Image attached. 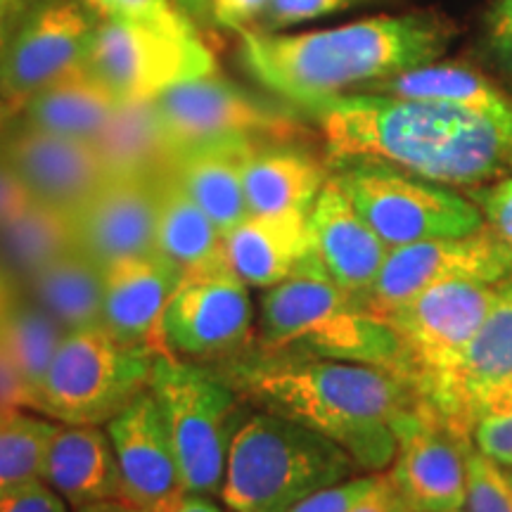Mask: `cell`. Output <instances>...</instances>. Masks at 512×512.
Masks as SVG:
<instances>
[{
	"mask_svg": "<svg viewBox=\"0 0 512 512\" xmlns=\"http://www.w3.org/2000/svg\"><path fill=\"white\" fill-rule=\"evenodd\" d=\"M328 162L375 159L448 188L512 176V119L377 93H342L306 107Z\"/></svg>",
	"mask_w": 512,
	"mask_h": 512,
	"instance_id": "1",
	"label": "cell"
},
{
	"mask_svg": "<svg viewBox=\"0 0 512 512\" xmlns=\"http://www.w3.org/2000/svg\"><path fill=\"white\" fill-rule=\"evenodd\" d=\"M211 368L247 403L311 427L373 475L394 463L396 422L420 403L408 377L366 363L254 347Z\"/></svg>",
	"mask_w": 512,
	"mask_h": 512,
	"instance_id": "2",
	"label": "cell"
},
{
	"mask_svg": "<svg viewBox=\"0 0 512 512\" xmlns=\"http://www.w3.org/2000/svg\"><path fill=\"white\" fill-rule=\"evenodd\" d=\"M240 38V62L247 74L306 110L434 62L453 41V24L434 12H408L297 36L247 29Z\"/></svg>",
	"mask_w": 512,
	"mask_h": 512,
	"instance_id": "3",
	"label": "cell"
},
{
	"mask_svg": "<svg viewBox=\"0 0 512 512\" xmlns=\"http://www.w3.org/2000/svg\"><path fill=\"white\" fill-rule=\"evenodd\" d=\"M256 349L366 363L406 377V354L387 320L320 268L292 275L261 294Z\"/></svg>",
	"mask_w": 512,
	"mask_h": 512,
	"instance_id": "4",
	"label": "cell"
},
{
	"mask_svg": "<svg viewBox=\"0 0 512 512\" xmlns=\"http://www.w3.org/2000/svg\"><path fill=\"white\" fill-rule=\"evenodd\" d=\"M356 470L335 441L259 408L245 415L230 441L221 498L230 512H287Z\"/></svg>",
	"mask_w": 512,
	"mask_h": 512,
	"instance_id": "5",
	"label": "cell"
},
{
	"mask_svg": "<svg viewBox=\"0 0 512 512\" xmlns=\"http://www.w3.org/2000/svg\"><path fill=\"white\" fill-rule=\"evenodd\" d=\"M150 392L162 408L185 494L221 496L230 441L249 413L219 370L157 354Z\"/></svg>",
	"mask_w": 512,
	"mask_h": 512,
	"instance_id": "6",
	"label": "cell"
},
{
	"mask_svg": "<svg viewBox=\"0 0 512 512\" xmlns=\"http://www.w3.org/2000/svg\"><path fill=\"white\" fill-rule=\"evenodd\" d=\"M332 176L389 249L439 238H465L486 228L467 195L375 159H347Z\"/></svg>",
	"mask_w": 512,
	"mask_h": 512,
	"instance_id": "7",
	"label": "cell"
},
{
	"mask_svg": "<svg viewBox=\"0 0 512 512\" xmlns=\"http://www.w3.org/2000/svg\"><path fill=\"white\" fill-rule=\"evenodd\" d=\"M155 356L119 342L105 328L67 332L38 392L36 413L60 425L110 422L145 392Z\"/></svg>",
	"mask_w": 512,
	"mask_h": 512,
	"instance_id": "8",
	"label": "cell"
},
{
	"mask_svg": "<svg viewBox=\"0 0 512 512\" xmlns=\"http://www.w3.org/2000/svg\"><path fill=\"white\" fill-rule=\"evenodd\" d=\"M86 69L119 102L155 100L178 83L216 72L188 15L169 22L100 17Z\"/></svg>",
	"mask_w": 512,
	"mask_h": 512,
	"instance_id": "9",
	"label": "cell"
},
{
	"mask_svg": "<svg viewBox=\"0 0 512 512\" xmlns=\"http://www.w3.org/2000/svg\"><path fill=\"white\" fill-rule=\"evenodd\" d=\"M98 24L86 0H31L0 60V107L10 121L43 88L86 67Z\"/></svg>",
	"mask_w": 512,
	"mask_h": 512,
	"instance_id": "10",
	"label": "cell"
},
{
	"mask_svg": "<svg viewBox=\"0 0 512 512\" xmlns=\"http://www.w3.org/2000/svg\"><path fill=\"white\" fill-rule=\"evenodd\" d=\"M155 107L174 155L197 145L230 140L271 143L299 136L292 112L216 74L178 83L157 95Z\"/></svg>",
	"mask_w": 512,
	"mask_h": 512,
	"instance_id": "11",
	"label": "cell"
},
{
	"mask_svg": "<svg viewBox=\"0 0 512 512\" xmlns=\"http://www.w3.org/2000/svg\"><path fill=\"white\" fill-rule=\"evenodd\" d=\"M496 299L498 285L453 280L420 292L382 318L401 339L406 377L418 394L456 366Z\"/></svg>",
	"mask_w": 512,
	"mask_h": 512,
	"instance_id": "12",
	"label": "cell"
},
{
	"mask_svg": "<svg viewBox=\"0 0 512 512\" xmlns=\"http://www.w3.org/2000/svg\"><path fill=\"white\" fill-rule=\"evenodd\" d=\"M171 356L195 363L233 361L256 344L249 285L233 268L183 278L162 320Z\"/></svg>",
	"mask_w": 512,
	"mask_h": 512,
	"instance_id": "13",
	"label": "cell"
},
{
	"mask_svg": "<svg viewBox=\"0 0 512 512\" xmlns=\"http://www.w3.org/2000/svg\"><path fill=\"white\" fill-rule=\"evenodd\" d=\"M512 278V249L489 228L465 238H439L389 249L375 283L361 302L375 316H389L420 292L453 280L498 285Z\"/></svg>",
	"mask_w": 512,
	"mask_h": 512,
	"instance_id": "14",
	"label": "cell"
},
{
	"mask_svg": "<svg viewBox=\"0 0 512 512\" xmlns=\"http://www.w3.org/2000/svg\"><path fill=\"white\" fill-rule=\"evenodd\" d=\"M420 399L470 441L472 427L482 415L512 408V278L498 283L494 309L460 361Z\"/></svg>",
	"mask_w": 512,
	"mask_h": 512,
	"instance_id": "15",
	"label": "cell"
},
{
	"mask_svg": "<svg viewBox=\"0 0 512 512\" xmlns=\"http://www.w3.org/2000/svg\"><path fill=\"white\" fill-rule=\"evenodd\" d=\"M470 446L422 399L396 422L389 479L411 512H465Z\"/></svg>",
	"mask_w": 512,
	"mask_h": 512,
	"instance_id": "16",
	"label": "cell"
},
{
	"mask_svg": "<svg viewBox=\"0 0 512 512\" xmlns=\"http://www.w3.org/2000/svg\"><path fill=\"white\" fill-rule=\"evenodd\" d=\"M0 157L15 171L36 202L74 216L107 183L93 143L5 126L0 131Z\"/></svg>",
	"mask_w": 512,
	"mask_h": 512,
	"instance_id": "17",
	"label": "cell"
},
{
	"mask_svg": "<svg viewBox=\"0 0 512 512\" xmlns=\"http://www.w3.org/2000/svg\"><path fill=\"white\" fill-rule=\"evenodd\" d=\"M107 437L119 463L124 503L164 512L185 496L169 427L150 387L107 422Z\"/></svg>",
	"mask_w": 512,
	"mask_h": 512,
	"instance_id": "18",
	"label": "cell"
},
{
	"mask_svg": "<svg viewBox=\"0 0 512 512\" xmlns=\"http://www.w3.org/2000/svg\"><path fill=\"white\" fill-rule=\"evenodd\" d=\"M157 181L110 178L72 216L76 247L102 271L155 252Z\"/></svg>",
	"mask_w": 512,
	"mask_h": 512,
	"instance_id": "19",
	"label": "cell"
},
{
	"mask_svg": "<svg viewBox=\"0 0 512 512\" xmlns=\"http://www.w3.org/2000/svg\"><path fill=\"white\" fill-rule=\"evenodd\" d=\"M306 226L320 271L342 290L363 297L373 287L389 247L363 221L332 174L318 192Z\"/></svg>",
	"mask_w": 512,
	"mask_h": 512,
	"instance_id": "20",
	"label": "cell"
},
{
	"mask_svg": "<svg viewBox=\"0 0 512 512\" xmlns=\"http://www.w3.org/2000/svg\"><path fill=\"white\" fill-rule=\"evenodd\" d=\"M183 275L157 252L105 268L102 328L128 347L169 354L162 320Z\"/></svg>",
	"mask_w": 512,
	"mask_h": 512,
	"instance_id": "21",
	"label": "cell"
},
{
	"mask_svg": "<svg viewBox=\"0 0 512 512\" xmlns=\"http://www.w3.org/2000/svg\"><path fill=\"white\" fill-rule=\"evenodd\" d=\"M328 178V164L294 140L256 143L245 162L249 214L309 216Z\"/></svg>",
	"mask_w": 512,
	"mask_h": 512,
	"instance_id": "22",
	"label": "cell"
},
{
	"mask_svg": "<svg viewBox=\"0 0 512 512\" xmlns=\"http://www.w3.org/2000/svg\"><path fill=\"white\" fill-rule=\"evenodd\" d=\"M41 479L74 510L124 501L114 446L100 425H60L48 448Z\"/></svg>",
	"mask_w": 512,
	"mask_h": 512,
	"instance_id": "23",
	"label": "cell"
},
{
	"mask_svg": "<svg viewBox=\"0 0 512 512\" xmlns=\"http://www.w3.org/2000/svg\"><path fill=\"white\" fill-rule=\"evenodd\" d=\"M309 216H249L226 235L228 259L233 271L249 287L283 283L292 275L318 268L311 254Z\"/></svg>",
	"mask_w": 512,
	"mask_h": 512,
	"instance_id": "24",
	"label": "cell"
},
{
	"mask_svg": "<svg viewBox=\"0 0 512 512\" xmlns=\"http://www.w3.org/2000/svg\"><path fill=\"white\" fill-rule=\"evenodd\" d=\"M254 145V140L197 145L176 152L171 162V176L223 235L252 216L245 195V162Z\"/></svg>",
	"mask_w": 512,
	"mask_h": 512,
	"instance_id": "25",
	"label": "cell"
},
{
	"mask_svg": "<svg viewBox=\"0 0 512 512\" xmlns=\"http://www.w3.org/2000/svg\"><path fill=\"white\" fill-rule=\"evenodd\" d=\"M155 252L176 266L183 278L233 268L226 235L181 188L171 171L157 183Z\"/></svg>",
	"mask_w": 512,
	"mask_h": 512,
	"instance_id": "26",
	"label": "cell"
},
{
	"mask_svg": "<svg viewBox=\"0 0 512 512\" xmlns=\"http://www.w3.org/2000/svg\"><path fill=\"white\" fill-rule=\"evenodd\" d=\"M93 147L110 178L157 181L171 171L174 150L159 121L155 100H126L93 138Z\"/></svg>",
	"mask_w": 512,
	"mask_h": 512,
	"instance_id": "27",
	"label": "cell"
},
{
	"mask_svg": "<svg viewBox=\"0 0 512 512\" xmlns=\"http://www.w3.org/2000/svg\"><path fill=\"white\" fill-rule=\"evenodd\" d=\"M117 105L119 100L81 67L29 98L12 121L34 131L93 143Z\"/></svg>",
	"mask_w": 512,
	"mask_h": 512,
	"instance_id": "28",
	"label": "cell"
},
{
	"mask_svg": "<svg viewBox=\"0 0 512 512\" xmlns=\"http://www.w3.org/2000/svg\"><path fill=\"white\" fill-rule=\"evenodd\" d=\"M22 290L67 332L102 328L105 271L79 247L50 261Z\"/></svg>",
	"mask_w": 512,
	"mask_h": 512,
	"instance_id": "29",
	"label": "cell"
},
{
	"mask_svg": "<svg viewBox=\"0 0 512 512\" xmlns=\"http://www.w3.org/2000/svg\"><path fill=\"white\" fill-rule=\"evenodd\" d=\"M351 93H377L394 95V98L446 102V105L484 112L491 114V117L512 119V100L508 95L475 69L460 67V64H422V67L387 76V79L366 83V86Z\"/></svg>",
	"mask_w": 512,
	"mask_h": 512,
	"instance_id": "30",
	"label": "cell"
},
{
	"mask_svg": "<svg viewBox=\"0 0 512 512\" xmlns=\"http://www.w3.org/2000/svg\"><path fill=\"white\" fill-rule=\"evenodd\" d=\"M72 247H76L72 216L31 202L0 226V271L22 290L41 268Z\"/></svg>",
	"mask_w": 512,
	"mask_h": 512,
	"instance_id": "31",
	"label": "cell"
},
{
	"mask_svg": "<svg viewBox=\"0 0 512 512\" xmlns=\"http://www.w3.org/2000/svg\"><path fill=\"white\" fill-rule=\"evenodd\" d=\"M64 335L67 330L24 290H17L0 309V344L34 394V413L38 392Z\"/></svg>",
	"mask_w": 512,
	"mask_h": 512,
	"instance_id": "32",
	"label": "cell"
},
{
	"mask_svg": "<svg viewBox=\"0 0 512 512\" xmlns=\"http://www.w3.org/2000/svg\"><path fill=\"white\" fill-rule=\"evenodd\" d=\"M60 422L27 408H0V491L43 477Z\"/></svg>",
	"mask_w": 512,
	"mask_h": 512,
	"instance_id": "33",
	"label": "cell"
},
{
	"mask_svg": "<svg viewBox=\"0 0 512 512\" xmlns=\"http://www.w3.org/2000/svg\"><path fill=\"white\" fill-rule=\"evenodd\" d=\"M465 512H512V477L477 451L467 448V501Z\"/></svg>",
	"mask_w": 512,
	"mask_h": 512,
	"instance_id": "34",
	"label": "cell"
},
{
	"mask_svg": "<svg viewBox=\"0 0 512 512\" xmlns=\"http://www.w3.org/2000/svg\"><path fill=\"white\" fill-rule=\"evenodd\" d=\"M366 3H377V0H271L249 31L275 34L278 29L292 27V24L309 22V19H318Z\"/></svg>",
	"mask_w": 512,
	"mask_h": 512,
	"instance_id": "35",
	"label": "cell"
},
{
	"mask_svg": "<svg viewBox=\"0 0 512 512\" xmlns=\"http://www.w3.org/2000/svg\"><path fill=\"white\" fill-rule=\"evenodd\" d=\"M467 197L482 211L486 228L512 249V176L467 188Z\"/></svg>",
	"mask_w": 512,
	"mask_h": 512,
	"instance_id": "36",
	"label": "cell"
},
{
	"mask_svg": "<svg viewBox=\"0 0 512 512\" xmlns=\"http://www.w3.org/2000/svg\"><path fill=\"white\" fill-rule=\"evenodd\" d=\"M472 446L496 465L512 470V408L482 415L472 427Z\"/></svg>",
	"mask_w": 512,
	"mask_h": 512,
	"instance_id": "37",
	"label": "cell"
},
{
	"mask_svg": "<svg viewBox=\"0 0 512 512\" xmlns=\"http://www.w3.org/2000/svg\"><path fill=\"white\" fill-rule=\"evenodd\" d=\"M375 477L377 475L370 472L366 477H349L344 482L325 486V489L306 496L304 501H299L287 512H351L354 505L368 494Z\"/></svg>",
	"mask_w": 512,
	"mask_h": 512,
	"instance_id": "38",
	"label": "cell"
},
{
	"mask_svg": "<svg viewBox=\"0 0 512 512\" xmlns=\"http://www.w3.org/2000/svg\"><path fill=\"white\" fill-rule=\"evenodd\" d=\"M105 19H133V22H169L185 15L174 0H86Z\"/></svg>",
	"mask_w": 512,
	"mask_h": 512,
	"instance_id": "39",
	"label": "cell"
},
{
	"mask_svg": "<svg viewBox=\"0 0 512 512\" xmlns=\"http://www.w3.org/2000/svg\"><path fill=\"white\" fill-rule=\"evenodd\" d=\"M0 512H69L67 501L43 479L0 491Z\"/></svg>",
	"mask_w": 512,
	"mask_h": 512,
	"instance_id": "40",
	"label": "cell"
},
{
	"mask_svg": "<svg viewBox=\"0 0 512 512\" xmlns=\"http://www.w3.org/2000/svg\"><path fill=\"white\" fill-rule=\"evenodd\" d=\"M268 3L271 0H211L209 22L223 29L247 31L254 27Z\"/></svg>",
	"mask_w": 512,
	"mask_h": 512,
	"instance_id": "41",
	"label": "cell"
},
{
	"mask_svg": "<svg viewBox=\"0 0 512 512\" xmlns=\"http://www.w3.org/2000/svg\"><path fill=\"white\" fill-rule=\"evenodd\" d=\"M0 408L34 411V394L3 344H0Z\"/></svg>",
	"mask_w": 512,
	"mask_h": 512,
	"instance_id": "42",
	"label": "cell"
},
{
	"mask_svg": "<svg viewBox=\"0 0 512 512\" xmlns=\"http://www.w3.org/2000/svg\"><path fill=\"white\" fill-rule=\"evenodd\" d=\"M489 46L512 74V0H498L489 15Z\"/></svg>",
	"mask_w": 512,
	"mask_h": 512,
	"instance_id": "43",
	"label": "cell"
},
{
	"mask_svg": "<svg viewBox=\"0 0 512 512\" xmlns=\"http://www.w3.org/2000/svg\"><path fill=\"white\" fill-rule=\"evenodd\" d=\"M31 202L36 200L29 195V190L24 188V183L19 181L8 162L0 157V226L10 221L12 216H17L22 209H27Z\"/></svg>",
	"mask_w": 512,
	"mask_h": 512,
	"instance_id": "44",
	"label": "cell"
},
{
	"mask_svg": "<svg viewBox=\"0 0 512 512\" xmlns=\"http://www.w3.org/2000/svg\"><path fill=\"white\" fill-rule=\"evenodd\" d=\"M351 512H411V508L403 503L389 475H377L368 494L354 505Z\"/></svg>",
	"mask_w": 512,
	"mask_h": 512,
	"instance_id": "45",
	"label": "cell"
},
{
	"mask_svg": "<svg viewBox=\"0 0 512 512\" xmlns=\"http://www.w3.org/2000/svg\"><path fill=\"white\" fill-rule=\"evenodd\" d=\"M164 512H226V510H221L219 505L211 503L209 496L185 494L183 498H178V501Z\"/></svg>",
	"mask_w": 512,
	"mask_h": 512,
	"instance_id": "46",
	"label": "cell"
},
{
	"mask_svg": "<svg viewBox=\"0 0 512 512\" xmlns=\"http://www.w3.org/2000/svg\"><path fill=\"white\" fill-rule=\"evenodd\" d=\"M178 8H181L185 15L197 19V22H207L209 19V8L211 0H176Z\"/></svg>",
	"mask_w": 512,
	"mask_h": 512,
	"instance_id": "47",
	"label": "cell"
},
{
	"mask_svg": "<svg viewBox=\"0 0 512 512\" xmlns=\"http://www.w3.org/2000/svg\"><path fill=\"white\" fill-rule=\"evenodd\" d=\"M76 512H145V510H140L136 505L124 503V501H105V503L83 505V508H76Z\"/></svg>",
	"mask_w": 512,
	"mask_h": 512,
	"instance_id": "48",
	"label": "cell"
},
{
	"mask_svg": "<svg viewBox=\"0 0 512 512\" xmlns=\"http://www.w3.org/2000/svg\"><path fill=\"white\" fill-rule=\"evenodd\" d=\"M31 0H0V22H15Z\"/></svg>",
	"mask_w": 512,
	"mask_h": 512,
	"instance_id": "49",
	"label": "cell"
},
{
	"mask_svg": "<svg viewBox=\"0 0 512 512\" xmlns=\"http://www.w3.org/2000/svg\"><path fill=\"white\" fill-rule=\"evenodd\" d=\"M17 290H19V287H17L15 283H12L8 275L0 271V309H3V304L8 302V299H10L12 294H15Z\"/></svg>",
	"mask_w": 512,
	"mask_h": 512,
	"instance_id": "50",
	"label": "cell"
},
{
	"mask_svg": "<svg viewBox=\"0 0 512 512\" xmlns=\"http://www.w3.org/2000/svg\"><path fill=\"white\" fill-rule=\"evenodd\" d=\"M15 22H17V19H15ZM15 22H0V60H3L5 46H8L10 31H12V27H15Z\"/></svg>",
	"mask_w": 512,
	"mask_h": 512,
	"instance_id": "51",
	"label": "cell"
},
{
	"mask_svg": "<svg viewBox=\"0 0 512 512\" xmlns=\"http://www.w3.org/2000/svg\"><path fill=\"white\" fill-rule=\"evenodd\" d=\"M8 124H10V117H8V114H5L3 107H0V131H3V128L8 126Z\"/></svg>",
	"mask_w": 512,
	"mask_h": 512,
	"instance_id": "52",
	"label": "cell"
},
{
	"mask_svg": "<svg viewBox=\"0 0 512 512\" xmlns=\"http://www.w3.org/2000/svg\"><path fill=\"white\" fill-rule=\"evenodd\" d=\"M508 472H510V477H512V470H508Z\"/></svg>",
	"mask_w": 512,
	"mask_h": 512,
	"instance_id": "53",
	"label": "cell"
}]
</instances>
